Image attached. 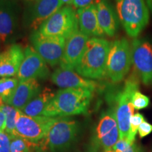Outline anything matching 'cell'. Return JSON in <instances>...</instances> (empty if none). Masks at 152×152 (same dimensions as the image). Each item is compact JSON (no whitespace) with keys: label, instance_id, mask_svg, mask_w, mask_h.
Segmentation results:
<instances>
[{"label":"cell","instance_id":"1","mask_svg":"<svg viewBox=\"0 0 152 152\" xmlns=\"http://www.w3.org/2000/svg\"><path fill=\"white\" fill-rule=\"evenodd\" d=\"M93 97V91L85 89H63L58 91L42 115L55 118L87 113Z\"/></svg>","mask_w":152,"mask_h":152},{"label":"cell","instance_id":"2","mask_svg":"<svg viewBox=\"0 0 152 152\" xmlns=\"http://www.w3.org/2000/svg\"><path fill=\"white\" fill-rule=\"evenodd\" d=\"M110 47L111 42L104 38H90L75 69L77 73L90 80L104 78L106 75V64Z\"/></svg>","mask_w":152,"mask_h":152},{"label":"cell","instance_id":"3","mask_svg":"<svg viewBox=\"0 0 152 152\" xmlns=\"http://www.w3.org/2000/svg\"><path fill=\"white\" fill-rule=\"evenodd\" d=\"M119 20L129 37H138L147 26L149 9L144 0H116Z\"/></svg>","mask_w":152,"mask_h":152},{"label":"cell","instance_id":"4","mask_svg":"<svg viewBox=\"0 0 152 152\" xmlns=\"http://www.w3.org/2000/svg\"><path fill=\"white\" fill-rule=\"evenodd\" d=\"M140 77L137 73L133 71L125 83L123 89L118 93L115 96L116 107H115V118L120 132L121 140H128L130 126L131 117L134 114L131 99L135 91L139 90Z\"/></svg>","mask_w":152,"mask_h":152},{"label":"cell","instance_id":"5","mask_svg":"<svg viewBox=\"0 0 152 152\" xmlns=\"http://www.w3.org/2000/svg\"><path fill=\"white\" fill-rule=\"evenodd\" d=\"M132 64L131 44L123 37L111 43L106 64V75L113 83H120L130 71Z\"/></svg>","mask_w":152,"mask_h":152},{"label":"cell","instance_id":"6","mask_svg":"<svg viewBox=\"0 0 152 152\" xmlns=\"http://www.w3.org/2000/svg\"><path fill=\"white\" fill-rule=\"evenodd\" d=\"M77 30L79 25L77 11L73 7L66 6L45 20L37 30L42 35L67 39Z\"/></svg>","mask_w":152,"mask_h":152},{"label":"cell","instance_id":"7","mask_svg":"<svg viewBox=\"0 0 152 152\" xmlns=\"http://www.w3.org/2000/svg\"><path fill=\"white\" fill-rule=\"evenodd\" d=\"M131 50L134 71L144 85H152V42L146 37H136Z\"/></svg>","mask_w":152,"mask_h":152},{"label":"cell","instance_id":"8","mask_svg":"<svg viewBox=\"0 0 152 152\" xmlns=\"http://www.w3.org/2000/svg\"><path fill=\"white\" fill-rule=\"evenodd\" d=\"M56 118L46 116L33 117L20 111L16 125L15 134L33 143L40 142L48 132Z\"/></svg>","mask_w":152,"mask_h":152},{"label":"cell","instance_id":"9","mask_svg":"<svg viewBox=\"0 0 152 152\" xmlns=\"http://www.w3.org/2000/svg\"><path fill=\"white\" fill-rule=\"evenodd\" d=\"M77 132L75 121L56 118L41 142L42 146L52 151L66 149L73 141Z\"/></svg>","mask_w":152,"mask_h":152},{"label":"cell","instance_id":"10","mask_svg":"<svg viewBox=\"0 0 152 152\" xmlns=\"http://www.w3.org/2000/svg\"><path fill=\"white\" fill-rule=\"evenodd\" d=\"M66 39L61 37L46 36L35 31L31 36L33 47L47 64L54 66L61 60Z\"/></svg>","mask_w":152,"mask_h":152},{"label":"cell","instance_id":"11","mask_svg":"<svg viewBox=\"0 0 152 152\" xmlns=\"http://www.w3.org/2000/svg\"><path fill=\"white\" fill-rule=\"evenodd\" d=\"M49 73L47 63L42 57L36 52L33 47H26L24 50L23 61L17 74L19 82L30 79L45 78Z\"/></svg>","mask_w":152,"mask_h":152},{"label":"cell","instance_id":"12","mask_svg":"<svg viewBox=\"0 0 152 152\" xmlns=\"http://www.w3.org/2000/svg\"><path fill=\"white\" fill-rule=\"evenodd\" d=\"M89 36L77 30L66 39V46L62 58L60 61L61 68L73 71L80 60Z\"/></svg>","mask_w":152,"mask_h":152},{"label":"cell","instance_id":"13","mask_svg":"<svg viewBox=\"0 0 152 152\" xmlns=\"http://www.w3.org/2000/svg\"><path fill=\"white\" fill-rule=\"evenodd\" d=\"M100 145L106 150L113 148L120 139V132L115 111L109 110L101 116L96 129Z\"/></svg>","mask_w":152,"mask_h":152},{"label":"cell","instance_id":"14","mask_svg":"<svg viewBox=\"0 0 152 152\" xmlns=\"http://www.w3.org/2000/svg\"><path fill=\"white\" fill-rule=\"evenodd\" d=\"M52 80L55 85L64 89H85L94 91L97 83L92 80L82 77L73 71L58 68L53 73Z\"/></svg>","mask_w":152,"mask_h":152},{"label":"cell","instance_id":"15","mask_svg":"<svg viewBox=\"0 0 152 152\" xmlns=\"http://www.w3.org/2000/svg\"><path fill=\"white\" fill-rule=\"evenodd\" d=\"M23 58L24 51L18 45H11L0 53V78L17 75Z\"/></svg>","mask_w":152,"mask_h":152},{"label":"cell","instance_id":"16","mask_svg":"<svg viewBox=\"0 0 152 152\" xmlns=\"http://www.w3.org/2000/svg\"><path fill=\"white\" fill-rule=\"evenodd\" d=\"M79 29L85 35L93 37H104L105 33L100 27L96 14V4H92L84 8L78 9L77 11Z\"/></svg>","mask_w":152,"mask_h":152},{"label":"cell","instance_id":"17","mask_svg":"<svg viewBox=\"0 0 152 152\" xmlns=\"http://www.w3.org/2000/svg\"><path fill=\"white\" fill-rule=\"evenodd\" d=\"M41 92V87L36 79L19 82L14 96L7 104L22 110Z\"/></svg>","mask_w":152,"mask_h":152},{"label":"cell","instance_id":"18","mask_svg":"<svg viewBox=\"0 0 152 152\" xmlns=\"http://www.w3.org/2000/svg\"><path fill=\"white\" fill-rule=\"evenodd\" d=\"M96 14L100 27L109 37H113L119 27V18L107 0H99L96 4Z\"/></svg>","mask_w":152,"mask_h":152},{"label":"cell","instance_id":"19","mask_svg":"<svg viewBox=\"0 0 152 152\" xmlns=\"http://www.w3.org/2000/svg\"><path fill=\"white\" fill-rule=\"evenodd\" d=\"M63 5L61 0H36L33 9L32 28L39 29L41 25L59 10Z\"/></svg>","mask_w":152,"mask_h":152},{"label":"cell","instance_id":"20","mask_svg":"<svg viewBox=\"0 0 152 152\" xmlns=\"http://www.w3.org/2000/svg\"><path fill=\"white\" fill-rule=\"evenodd\" d=\"M16 16L9 0H0V40L6 42L14 32Z\"/></svg>","mask_w":152,"mask_h":152},{"label":"cell","instance_id":"21","mask_svg":"<svg viewBox=\"0 0 152 152\" xmlns=\"http://www.w3.org/2000/svg\"><path fill=\"white\" fill-rule=\"evenodd\" d=\"M54 96L55 94L50 89L45 88L20 111L29 116H42L45 109Z\"/></svg>","mask_w":152,"mask_h":152},{"label":"cell","instance_id":"22","mask_svg":"<svg viewBox=\"0 0 152 152\" xmlns=\"http://www.w3.org/2000/svg\"><path fill=\"white\" fill-rule=\"evenodd\" d=\"M0 109L3 111L6 116L5 132L9 134L11 138H14L16 137V134H15L16 125L20 110L4 103L1 99H0Z\"/></svg>","mask_w":152,"mask_h":152},{"label":"cell","instance_id":"23","mask_svg":"<svg viewBox=\"0 0 152 152\" xmlns=\"http://www.w3.org/2000/svg\"><path fill=\"white\" fill-rule=\"evenodd\" d=\"M19 83L18 78L2 77L0 78V99L4 103L8 104L14 96Z\"/></svg>","mask_w":152,"mask_h":152},{"label":"cell","instance_id":"24","mask_svg":"<svg viewBox=\"0 0 152 152\" xmlns=\"http://www.w3.org/2000/svg\"><path fill=\"white\" fill-rule=\"evenodd\" d=\"M35 143L28 141L20 137H15L11 139V152H33L32 148Z\"/></svg>","mask_w":152,"mask_h":152},{"label":"cell","instance_id":"25","mask_svg":"<svg viewBox=\"0 0 152 152\" xmlns=\"http://www.w3.org/2000/svg\"><path fill=\"white\" fill-rule=\"evenodd\" d=\"M144 120V115L140 113H136L132 115L130 119V131H129L128 141L130 142H134L135 140L137 133L138 132V129L140 125L142 124Z\"/></svg>","mask_w":152,"mask_h":152},{"label":"cell","instance_id":"26","mask_svg":"<svg viewBox=\"0 0 152 152\" xmlns=\"http://www.w3.org/2000/svg\"><path fill=\"white\" fill-rule=\"evenodd\" d=\"M131 102L134 109L139 111L147 108L150 104V99L145 94H142L139 90H137L133 93Z\"/></svg>","mask_w":152,"mask_h":152},{"label":"cell","instance_id":"27","mask_svg":"<svg viewBox=\"0 0 152 152\" xmlns=\"http://www.w3.org/2000/svg\"><path fill=\"white\" fill-rule=\"evenodd\" d=\"M115 152H142L140 147L134 142L119 139L113 149Z\"/></svg>","mask_w":152,"mask_h":152},{"label":"cell","instance_id":"28","mask_svg":"<svg viewBox=\"0 0 152 152\" xmlns=\"http://www.w3.org/2000/svg\"><path fill=\"white\" fill-rule=\"evenodd\" d=\"M11 137L5 132H0V152H11Z\"/></svg>","mask_w":152,"mask_h":152},{"label":"cell","instance_id":"29","mask_svg":"<svg viewBox=\"0 0 152 152\" xmlns=\"http://www.w3.org/2000/svg\"><path fill=\"white\" fill-rule=\"evenodd\" d=\"M152 132V125L148 123L147 121H144L142 122L141 125H140L138 129L139 136L140 138L145 137L151 134Z\"/></svg>","mask_w":152,"mask_h":152},{"label":"cell","instance_id":"30","mask_svg":"<svg viewBox=\"0 0 152 152\" xmlns=\"http://www.w3.org/2000/svg\"><path fill=\"white\" fill-rule=\"evenodd\" d=\"M94 0H73V7L76 9H78L80 8H84L85 7L94 4L93 2Z\"/></svg>","mask_w":152,"mask_h":152},{"label":"cell","instance_id":"31","mask_svg":"<svg viewBox=\"0 0 152 152\" xmlns=\"http://www.w3.org/2000/svg\"><path fill=\"white\" fill-rule=\"evenodd\" d=\"M6 129V116L0 109V132H4Z\"/></svg>","mask_w":152,"mask_h":152},{"label":"cell","instance_id":"32","mask_svg":"<svg viewBox=\"0 0 152 152\" xmlns=\"http://www.w3.org/2000/svg\"><path fill=\"white\" fill-rule=\"evenodd\" d=\"M146 2H147V7L149 11H151V12H152V0H146Z\"/></svg>","mask_w":152,"mask_h":152},{"label":"cell","instance_id":"33","mask_svg":"<svg viewBox=\"0 0 152 152\" xmlns=\"http://www.w3.org/2000/svg\"><path fill=\"white\" fill-rule=\"evenodd\" d=\"M61 1L64 4H68V5H71L73 4V0H61Z\"/></svg>","mask_w":152,"mask_h":152},{"label":"cell","instance_id":"34","mask_svg":"<svg viewBox=\"0 0 152 152\" xmlns=\"http://www.w3.org/2000/svg\"><path fill=\"white\" fill-rule=\"evenodd\" d=\"M105 152H115V151H114L113 149H110V150H106Z\"/></svg>","mask_w":152,"mask_h":152},{"label":"cell","instance_id":"35","mask_svg":"<svg viewBox=\"0 0 152 152\" xmlns=\"http://www.w3.org/2000/svg\"><path fill=\"white\" fill-rule=\"evenodd\" d=\"M26 1H36V0H24Z\"/></svg>","mask_w":152,"mask_h":152}]
</instances>
